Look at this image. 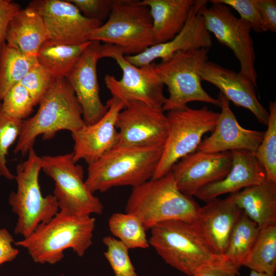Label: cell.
Listing matches in <instances>:
<instances>
[{"label": "cell", "mask_w": 276, "mask_h": 276, "mask_svg": "<svg viewBox=\"0 0 276 276\" xmlns=\"http://www.w3.org/2000/svg\"><path fill=\"white\" fill-rule=\"evenodd\" d=\"M199 207L192 196L178 189L170 171L132 188L125 212L136 216L147 231L170 220L192 222Z\"/></svg>", "instance_id": "277c9868"}, {"label": "cell", "mask_w": 276, "mask_h": 276, "mask_svg": "<svg viewBox=\"0 0 276 276\" xmlns=\"http://www.w3.org/2000/svg\"><path fill=\"white\" fill-rule=\"evenodd\" d=\"M163 148L117 146L88 165L85 183L93 193L116 187L139 186L152 178Z\"/></svg>", "instance_id": "3957f363"}, {"label": "cell", "mask_w": 276, "mask_h": 276, "mask_svg": "<svg viewBox=\"0 0 276 276\" xmlns=\"http://www.w3.org/2000/svg\"><path fill=\"white\" fill-rule=\"evenodd\" d=\"M240 268L223 256L203 267L193 276H240Z\"/></svg>", "instance_id": "74e56055"}, {"label": "cell", "mask_w": 276, "mask_h": 276, "mask_svg": "<svg viewBox=\"0 0 276 276\" xmlns=\"http://www.w3.org/2000/svg\"><path fill=\"white\" fill-rule=\"evenodd\" d=\"M208 49L181 51L166 61L155 64V71L167 87L163 110L182 109L191 102L199 101L220 107V102L210 96L203 88L199 71L208 59Z\"/></svg>", "instance_id": "ba28073f"}, {"label": "cell", "mask_w": 276, "mask_h": 276, "mask_svg": "<svg viewBox=\"0 0 276 276\" xmlns=\"http://www.w3.org/2000/svg\"><path fill=\"white\" fill-rule=\"evenodd\" d=\"M95 218L60 211L48 222L39 224L27 237L15 243L26 249L35 263L54 264L72 249L82 257L93 243Z\"/></svg>", "instance_id": "6da1fadb"}, {"label": "cell", "mask_w": 276, "mask_h": 276, "mask_svg": "<svg viewBox=\"0 0 276 276\" xmlns=\"http://www.w3.org/2000/svg\"><path fill=\"white\" fill-rule=\"evenodd\" d=\"M231 152L232 167L227 175L220 180L203 187L194 196L207 202L220 195L235 193L266 180L265 169L254 152L245 150Z\"/></svg>", "instance_id": "7402d4cb"}, {"label": "cell", "mask_w": 276, "mask_h": 276, "mask_svg": "<svg viewBox=\"0 0 276 276\" xmlns=\"http://www.w3.org/2000/svg\"><path fill=\"white\" fill-rule=\"evenodd\" d=\"M199 74L202 81L218 88L229 101L248 109L259 123L267 125L269 112L259 102L256 95L257 86L250 81L239 73L208 60L202 65Z\"/></svg>", "instance_id": "44dd1931"}, {"label": "cell", "mask_w": 276, "mask_h": 276, "mask_svg": "<svg viewBox=\"0 0 276 276\" xmlns=\"http://www.w3.org/2000/svg\"><path fill=\"white\" fill-rule=\"evenodd\" d=\"M249 276H275L274 275H270L268 274L258 272L254 270H250Z\"/></svg>", "instance_id": "b9f144b4"}, {"label": "cell", "mask_w": 276, "mask_h": 276, "mask_svg": "<svg viewBox=\"0 0 276 276\" xmlns=\"http://www.w3.org/2000/svg\"><path fill=\"white\" fill-rule=\"evenodd\" d=\"M263 32H276V1L257 0Z\"/></svg>", "instance_id": "f35d334b"}, {"label": "cell", "mask_w": 276, "mask_h": 276, "mask_svg": "<svg viewBox=\"0 0 276 276\" xmlns=\"http://www.w3.org/2000/svg\"><path fill=\"white\" fill-rule=\"evenodd\" d=\"M49 39L40 14L27 6L18 11L11 20L6 43L24 55L36 57L42 45Z\"/></svg>", "instance_id": "603a6c76"}, {"label": "cell", "mask_w": 276, "mask_h": 276, "mask_svg": "<svg viewBox=\"0 0 276 276\" xmlns=\"http://www.w3.org/2000/svg\"><path fill=\"white\" fill-rule=\"evenodd\" d=\"M267 129L255 156L265 169L266 180L276 182V102H269Z\"/></svg>", "instance_id": "4dcf8cb0"}, {"label": "cell", "mask_w": 276, "mask_h": 276, "mask_svg": "<svg viewBox=\"0 0 276 276\" xmlns=\"http://www.w3.org/2000/svg\"><path fill=\"white\" fill-rule=\"evenodd\" d=\"M218 99L221 111L212 133L201 141L196 150L219 153L237 150L255 152L261 144L264 132L242 127L232 111L229 101L220 93Z\"/></svg>", "instance_id": "ffe728a7"}, {"label": "cell", "mask_w": 276, "mask_h": 276, "mask_svg": "<svg viewBox=\"0 0 276 276\" xmlns=\"http://www.w3.org/2000/svg\"><path fill=\"white\" fill-rule=\"evenodd\" d=\"M164 112L141 102L128 103L117 119V146H164L168 134Z\"/></svg>", "instance_id": "4fadbf2b"}, {"label": "cell", "mask_w": 276, "mask_h": 276, "mask_svg": "<svg viewBox=\"0 0 276 276\" xmlns=\"http://www.w3.org/2000/svg\"><path fill=\"white\" fill-rule=\"evenodd\" d=\"M1 101L2 108L7 114L21 121L27 119L36 105L28 91L20 83L13 86Z\"/></svg>", "instance_id": "d6a6232c"}, {"label": "cell", "mask_w": 276, "mask_h": 276, "mask_svg": "<svg viewBox=\"0 0 276 276\" xmlns=\"http://www.w3.org/2000/svg\"><path fill=\"white\" fill-rule=\"evenodd\" d=\"M41 170L53 179V196L60 211L75 215L101 214L103 206L85 183L82 166L73 159V152L41 157Z\"/></svg>", "instance_id": "8fae6325"}, {"label": "cell", "mask_w": 276, "mask_h": 276, "mask_svg": "<svg viewBox=\"0 0 276 276\" xmlns=\"http://www.w3.org/2000/svg\"><path fill=\"white\" fill-rule=\"evenodd\" d=\"M194 0H143L150 10L155 44L173 39L182 29Z\"/></svg>", "instance_id": "cb8c5ba5"}, {"label": "cell", "mask_w": 276, "mask_h": 276, "mask_svg": "<svg viewBox=\"0 0 276 276\" xmlns=\"http://www.w3.org/2000/svg\"><path fill=\"white\" fill-rule=\"evenodd\" d=\"M37 62L36 57L24 55L6 42L3 44L0 49V101Z\"/></svg>", "instance_id": "4316f807"}, {"label": "cell", "mask_w": 276, "mask_h": 276, "mask_svg": "<svg viewBox=\"0 0 276 276\" xmlns=\"http://www.w3.org/2000/svg\"><path fill=\"white\" fill-rule=\"evenodd\" d=\"M86 18L103 22L108 18L114 0H68Z\"/></svg>", "instance_id": "8d00e7d4"}, {"label": "cell", "mask_w": 276, "mask_h": 276, "mask_svg": "<svg viewBox=\"0 0 276 276\" xmlns=\"http://www.w3.org/2000/svg\"><path fill=\"white\" fill-rule=\"evenodd\" d=\"M168 134L163 153L152 179L162 177L186 155L195 151L203 135L214 129L219 113L204 106L199 109L188 106L166 114Z\"/></svg>", "instance_id": "9c48e42d"}, {"label": "cell", "mask_w": 276, "mask_h": 276, "mask_svg": "<svg viewBox=\"0 0 276 276\" xmlns=\"http://www.w3.org/2000/svg\"><path fill=\"white\" fill-rule=\"evenodd\" d=\"M100 56L101 58L114 60L122 71L120 79L109 75L104 77L105 84L112 97L122 101L125 107L131 102L138 101L162 109L166 97L163 92L164 85L154 68L155 63L136 66L125 59L120 47L107 43L101 44Z\"/></svg>", "instance_id": "30bf717a"}, {"label": "cell", "mask_w": 276, "mask_h": 276, "mask_svg": "<svg viewBox=\"0 0 276 276\" xmlns=\"http://www.w3.org/2000/svg\"><path fill=\"white\" fill-rule=\"evenodd\" d=\"M216 2L231 7L257 33L263 32L257 6V0H215Z\"/></svg>", "instance_id": "d590c367"}, {"label": "cell", "mask_w": 276, "mask_h": 276, "mask_svg": "<svg viewBox=\"0 0 276 276\" xmlns=\"http://www.w3.org/2000/svg\"><path fill=\"white\" fill-rule=\"evenodd\" d=\"M208 2L195 1L185 25L173 39L151 46L140 54L125 55V59L132 64L141 67L150 64L158 58L166 61L179 51L209 49L213 44L212 37L199 12L201 7Z\"/></svg>", "instance_id": "ac0fdd59"}, {"label": "cell", "mask_w": 276, "mask_h": 276, "mask_svg": "<svg viewBox=\"0 0 276 276\" xmlns=\"http://www.w3.org/2000/svg\"><path fill=\"white\" fill-rule=\"evenodd\" d=\"M199 207L194 220L190 222L200 240L214 254L224 256L232 230L241 210L234 194L224 199L210 200Z\"/></svg>", "instance_id": "e0dca14e"}, {"label": "cell", "mask_w": 276, "mask_h": 276, "mask_svg": "<svg viewBox=\"0 0 276 276\" xmlns=\"http://www.w3.org/2000/svg\"><path fill=\"white\" fill-rule=\"evenodd\" d=\"M101 44L90 41L81 56L65 77L73 88L82 110L85 125L98 121L106 113L108 106L99 94L97 65L101 59Z\"/></svg>", "instance_id": "9a60e30c"}, {"label": "cell", "mask_w": 276, "mask_h": 276, "mask_svg": "<svg viewBox=\"0 0 276 276\" xmlns=\"http://www.w3.org/2000/svg\"><path fill=\"white\" fill-rule=\"evenodd\" d=\"M38 104L35 114L22 121L14 149L15 154H28L39 135H42L43 140H49L59 131L73 133L85 125L81 106L65 78H55Z\"/></svg>", "instance_id": "7a4b0ae2"}, {"label": "cell", "mask_w": 276, "mask_h": 276, "mask_svg": "<svg viewBox=\"0 0 276 276\" xmlns=\"http://www.w3.org/2000/svg\"><path fill=\"white\" fill-rule=\"evenodd\" d=\"M232 164L231 151H196L179 159L170 171L178 189L186 195L193 196L203 187L223 179Z\"/></svg>", "instance_id": "2e32d148"}, {"label": "cell", "mask_w": 276, "mask_h": 276, "mask_svg": "<svg viewBox=\"0 0 276 276\" xmlns=\"http://www.w3.org/2000/svg\"><path fill=\"white\" fill-rule=\"evenodd\" d=\"M107 247L104 252L115 276H137L128 254L129 249L122 242L111 236L103 238Z\"/></svg>", "instance_id": "836d02e7"}, {"label": "cell", "mask_w": 276, "mask_h": 276, "mask_svg": "<svg viewBox=\"0 0 276 276\" xmlns=\"http://www.w3.org/2000/svg\"><path fill=\"white\" fill-rule=\"evenodd\" d=\"M250 270L274 275L276 271V224L260 229L244 265Z\"/></svg>", "instance_id": "f1b7e54d"}, {"label": "cell", "mask_w": 276, "mask_h": 276, "mask_svg": "<svg viewBox=\"0 0 276 276\" xmlns=\"http://www.w3.org/2000/svg\"><path fill=\"white\" fill-rule=\"evenodd\" d=\"M259 232L258 225L241 212L231 233L224 256L238 267L243 266Z\"/></svg>", "instance_id": "83f0119b"}, {"label": "cell", "mask_w": 276, "mask_h": 276, "mask_svg": "<svg viewBox=\"0 0 276 276\" xmlns=\"http://www.w3.org/2000/svg\"><path fill=\"white\" fill-rule=\"evenodd\" d=\"M233 194L237 206L260 229L276 224V182L266 180Z\"/></svg>", "instance_id": "d4e9b609"}, {"label": "cell", "mask_w": 276, "mask_h": 276, "mask_svg": "<svg viewBox=\"0 0 276 276\" xmlns=\"http://www.w3.org/2000/svg\"><path fill=\"white\" fill-rule=\"evenodd\" d=\"M41 170V157L34 148L28 152L27 159L16 167L14 179L17 189L10 193L9 203L17 216L14 233L24 238L29 236L40 223L50 221L59 211L53 195L43 196L41 193L39 181Z\"/></svg>", "instance_id": "5b68a950"}, {"label": "cell", "mask_w": 276, "mask_h": 276, "mask_svg": "<svg viewBox=\"0 0 276 276\" xmlns=\"http://www.w3.org/2000/svg\"><path fill=\"white\" fill-rule=\"evenodd\" d=\"M28 6L41 16L49 39L66 44L89 41L91 32L103 23L86 18L68 0H34Z\"/></svg>", "instance_id": "5bb4252c"}, {"label": "cell", "mask_w": 276, "mask_h": 276, "mask_svg": "<svg viewBox=\"0 0 276 276\" xmlns=\"http://www.w3.org/2000/svg\"><path fill=\"white\" fill-rule=\"evenodd\" d=\"M22 121L7 114L0 102V176L6 179L15 178L7 165V156L10 147L17 141L20 134Z\"/></svg>", "instance_id": "1f68e13d"}, {"label": "cell", "mask_w": 276, "mask_h": 276, "mask_svg": "<svg viewBox=\"0 0 276 276\" xmlns=\"http://www.w3.org/2000/svg\"><path fill=\"white\" fill-rule=\"evenodd\" d=\"M106 104L107 111L98 121L91 125L85 124L71 133L74 142L73 159L76 163L84 160L89 165L117 146L119 133L116 121L118 114L125 108V104L114 97L109 99Z\"/></svg>", "instance_id": "d6986e66"}, {"label": "cell", "mask_w": 276, "mask_h": 276, "mask_svg": "<svg viewBox=\"0 0 276 276\" xmlns=\"http://www.w3.org/2000/svg\"><path fill=\"white\" fill-rule=\"evenodd\" d=\"M111 234L129 249H146L150 246L147 230L135 215L125 212L113 214L108 220Z\"/></svg>", "instance_id": "f546056e"}, {"label": "cell", "mask_w": 276, "mask_h": 276, "mask_svg": "<svg viewBox=\"0 0 276 276\" xmlns=\"http://www.w3.org/2000/svg\"><path fill=\"white\" fill-rule=\"evenodd\" d=\"M210 2L212 3L211 7L204 4L199 10L206 29L233 51L240 63L239 73L257 87L256 56L250 26L237 17L227 6L215 0Z\"/></svg>", "instance_id": "7c38bea8"}, {"label": "cell", "mask_w": 276, "mask_h": 276, "mask_svg": "<svg viewBox=\"0 0 276 276\" xmlns=\"http://www.w3.org/2000/svg\"><path fill=\"white\" fill-rule=\"evenodd\" d=\"M13 236L5 228L0 229V266L13 261L19 254V250L12 246Z\"/></svg>", "instance_id": "60d3db41"}, {"label": "cell", "mask_w": 276, "mask_h": 276, "mask_svg": "<svg viewBox=\"0 0 276 276\" xmlns=\"http://www.w3.org/2000/svg\"><path fill=\"white\" fill-rule=\"evenodd\" d=\"M89 42L70 45L49 39L40 47L36 58L55 78H65Z\"/></svg>", "instance_id": "484cf974"}, {"label": "cell", "mask_w": 276, "mask_h": 276, "mask_svg": "<svg viewBox=\"0 0 276 276\" xmlns=\"http://www.w3.org/2000/svg\"><path fill=\"white\" fill-rule=\"evenodd\" d=\"M89 41L120 47L125 55H134L155 45L152 19L141 1L114 0L105 23L93 30Z\"/></svg>", "instance_id": "8992f818"}, {"label": "cell", "mask_w": 276, "mask_h": 276, "mask_svg": "<svg viewBox=\"0 0 276 276\" xmlns=\"http://www.w3.org/2000/svg\"><path fill=\"white\" fill-rule=\"evenodd\" d=\"M54 79L51 73L37 62L20 83L28 91L36 105L48 91Z\"/></svg>", "instance_id": "e575fe53"}, {"label": "cell", "mask_w": 276, "mask_h": 276, "mask_svg": "<svg viewBox=\"0 0 276 276\" xmlns=\"http://www.w3.org/2000/svg\"><path fill=\"white\" fill-rule=\"evenodd\" d=\"M150 229V246L167 264L188 276L224 256L213 254L196 236L190 222L170 220Z\"/></svg>", "instance_id": "52a82bcc"}, {"label": "cell", "mask_w": 276, "mask_h": 276, "mask_svg": "<svg viewBox=\"0 0 276 276\" xmlns=\"http://www.w3.org/2000/svg\"><path fill=\"white\" fill-rule=\"evenodd\" d=\"M20 5L12 1L0 0V49L6 42V37L9 23L20 10Z\"/></svg>", "instance_id": "ab89813d"}]
</instances>
